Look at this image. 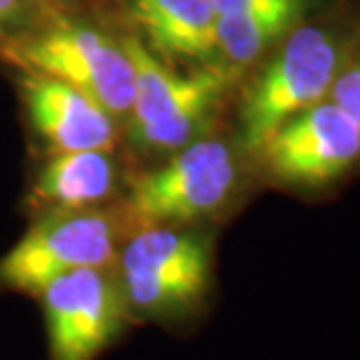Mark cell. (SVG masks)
<instances>
[{
  "label": "cell",
  "mask_w": 360,
  "mask_h": 360,
  "mask_svg": "<svg viewBox=\"0 0 360 360\" xmlns=\"http://www.w3.org/2000/svg\"><path fill=\"white\" fill-rule=\"evenodd\" d=\"M28 0H0V37H5L12 28L24 19Z\"/></svg>",
  "instance_id": "obj_14"
},
{
  "label": "cell",
  "mask_w": 360,
  "mask_h": 360,
  "mask_svg": "<svg viewBox=\"0 0 360 360\" xmlns=\"http://www.w3.org/2000/svg\"><path fill=\"white\" fill-rule=\"evenodd\" d=\"M302 5L304 0H272V3L219 14V53H224V58L235 65L254 63L267 47H272L279 37L293 30L302 14Z\"/></svg>",
  "instance_id": "obj_12"
},
{
  "label": "cell",
  "mask_w": 360,
  "mask_h": 360,
  "mask_svg": "<svg viewBox=\"0 0 360 360\" xmlns=\"http://www.w3.org/2000/svg\"><path fill=\"white\" fill-rule=\"evenodd\" d=\"M237 188L233 151L219 140L188 142L165 165L135 174L121 205V224L188 226L217 217Z\"/></svg>",
  "instance_id": "obj_2"
},
{
  "label": "cell",
  "mask_w": 360,
  "mask_h": 360,
  "mask_svg": "<svg viewBox=\"0 0 360 360\" xmlns=\"http://www.w3.org/2000/svg\"><path fill=\"white\" fill-rule=\"evenodd\" d=\"M263 3H272V0H214L219 14L237 12V10H244V7H254V5H263Z\"/></svg>",
  "instance_id": "obj_15"
},
{
  "label": "cell",
  "mask_w": 360,
  "mask_h": 360,
  "mask_svg": "<svg viewBox=\"0 0 360 360\" xmlns=\"http://www.w3.org/2000/svg\"><path fill=\"white\" fill-rule=\"evenodd\" d=\"M56 3H79V0H56Z\"/></svg>",
  "instance_id": "obj_16"
},
{
  "label": "cell",
  "mask_w": 360,
  "mask_h": 360,
  "mask_svg": "<svg viewBox=\"0 0 360 360\" xmlns=\"http://www.w3.org/2000/svg\"><path fill=\"white\" fill-rule=\"evenodd\" d=\"M330 89H333V103L340 107L360 130V65L351 68L342 77H335Z\"/></svg>",
  "instance_id": "obj_13"
},
{
  "label": "cell",
  "mask_w": 360,
  "mask_h": 360,
  "mask_svg": "<svg viewBox=\"0 0 360 360\" xmlns=\"http://www.w3.org/2000/svg\"><path fill=\"white\" fill-rule=\"evenodd\" d=\"M117 265L133 316L179 321L195 314L210 295V240L184 226L137 228Z\"/></svg>",
  "instance_id": "obj_1"
},
{
  "label": "cell",
  "mask_w": 360,
  "mask_h": 360,
  "mask_svg": "<svg viewBox=\"0 0 360 360\" xmlns=\"http://www.w3.org/2000/svg\"><path fill=\"white\" fill-rule=\"evenodd\" d=\"M340 47L326 30L304 26L290 30L286 44L242 103V144L249 151L263 147L274 130L295 114L321 103L337 77Z\"/></svg>",
  "instance_id": "obj_4"
},
{
  "label": "cell",
  "mask_w": 360,
  "mask_h": 360,
  "mask_svg": "<svg viewBox=\"0 0 360 360\" xmlns=\"http://www.w3.org/2000/svg\"><path fill=\"white\" fill-rule=\"evenodd\" d=\"M130 12L160 56L207 63L219 53L214 0H133Z\"/></svg>",
  "instance_id": "obj_11"
},
{
  "label": "cell",
  "mask_w": 360,
  "mask_h": 360,
  "mask_svg": "<svg viewBox=\"0 0 360 360\" xmlns=\"http://www.w3.org/2000/svg\"><path fill=\"white\" fill-rule=\"evenodd\" d=\"M258 154L274 181L319 188L356 167L360 130L335 103H316L274 130Z\"/></svg>",
  "instance_id": "obj_8"
},
{
  "label": "cell",
  "mask_w": 360,
  "mask_h": 360,
  "mask_svg": "<svg viewBox=\"0 0 360 360\" xmlns=\"http://www.w3.org/2000/svg\"><path fill=\"white\" fill-rule=\"evenodd\" d=\"M121 47L133 60L135 98L133 126L137 137L156 149H181L193 142L198 130L228 89L226 70L205 68L193 75H177L151 53L140 37H126Z\"/></svg>",
  "instance_id": "obj_6"
},
{
  "label": "cell",
  "mask_w": 360,
  "mask_h": 360,
  "mask_svg": "<svg viewBox=\"0 0 360 360\" xmlns=\"http://www.w3.org/2000/svg\"><path fill=\"white\" fill-rule=\"evenodd\" d=\"M121 226L119 217L101 210L47 214L0 258V288L37 297L72 270L114 265Z\"/></svg>",
  "instance_id": "obj_5"
},
{
  "label": "cell",
  "mask_w": 360,
  "mask_h": 360,
  "mask_svg": "<svg viewBox=\"0 0 360 360\" xmlns=\"http://www.w3.org/2000/svg\"><path fill=\"white\" fill-rule=\"evenodd\" d=\"M117 186V165L110 151H56L35 174L26 205L33 212L65 214L96 210Z\"/></svg>",
  "instance_id": "obj_10"
},
{
  "label": "cell",
  "mask_w": 360,
  "mask_h": 360,
  "mask_svg": "<svg viewBox=\"0 0 360 360\" xmlns=\"http://www.w3.org/2000/svg\"><path fill=\"white\" fill-rule=\"evenodd\" d=\"M19 89L37 133L56 151L114 149V117L86 94L35 70H21Z\"/></svg>",
  "instance_id": "obj_9"
},
{
  "label": "cell",
  "mask_w": 360,
  "mask_h": 360,
  "mask_svg": "<svg viewBox=\"0 0 360 360\" xmlns=\"http://www.w3.org/2000/svg\"><path fill=\"white\" fill-rule=\"evenodd\" d=\"M49 360H96L133 319L119 274L82 267L40 290Z\"/></svg>",
  "instance_id": "obj_7"
},
{
  "label": "cell",
  "mask_w": 360,
  "mask_h": 360,
  "mask_svg": "<svg viewBox=\"0 0 360 360\" xmlns=\"http://www.w3.org/2000/svg\"><path fill=\"white\" fill-rule=\"evenodd\" d=\"M0 56L19 70H35L70 84L114 119L128 117L135 98L133 60L94 28L58 26L17 35L0 44Z\"/></svg>",
  "instance_id": "obj_3"
}]
</instances>
